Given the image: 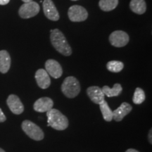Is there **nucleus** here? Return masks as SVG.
<instances>
[{"mask_svg": "<svg viewBox=\"0 0 152 152\" xmlns=\"http://www.w3.org/2000/svg\"><path fill=\"white\" fill-rule=\"evenodd\" d=\"M50 39L52 46L56 49L57 52L64 56H71L72 54L71 47L61 31L58 29L53 30L50 35Z\"/></svg>", "mask_w": 152, "mask_h": 152, "instance_id": "1", "label": "nucleus"}, {"mask_svg": "<svg viewBox=\"0 0 152 152\" xmlns=\"http://www.w3.org/2000/svg\"><path fill=\"white\" fill-rule=\"evenodd\" d=\"M48 126L56 130H64L68 127V119L61 112L56 109H52L47 112Z\"/></svg>", "mask_w": 152, "mask_h": 152, "instance_id": "2", "label": "nucleus"}, {"mask_svg": "<svg viewBox=\"0 0 152 152\" xmlns=\"http://www.w3.org/2000/svg\"><path fill=\"white\" fill-rule=\"evenodd\" d=\"M61 88L63 94L69 99L76 97L80 94L81 90L79 81L73 76H69L65 78Z\"/></svg>", "mask_w": 152, "mask_h": 152, "instance_id": "3", "label": "nucleus"}, {"mask_svg": "<svg viewBox=\"0 0 152 152\" xmlns=\"http://www.w3.org/2000/svg\"><path fill=\"white\" fill-rule=\"evenodd\" d=\"M21 128L23 132L35 141H41L45 137L43 130L32 121L28 120L23 121Z\"/></svg>", "mask_w": 152, "mask_h": 152, "instance_id": "4", "label": "nucleus"}, {"mask_svg": "<svg viewBox=\"0 0 152 152\" xmlns=\"http://www.w3.org/2000/svg\"><path fill=\"white\" fill-rule=\"evenodd\" d=\"M39 5L37 2L32 1L28 3H24L19 9L18 14L22 18H30L35 16L39 13Z\"/></svg>", "mask_w": 152, "mask_h": 152, "instance_id": "5", "label": "nucleus"}, {"mask_svg": "<svg viewBox=\"0 0 152 152\" xmlns=\"http://www.w3.org/2000/svg\"><path fill=\"white\" fill-rule=\"evenodd\" d=\"M68 18L73 22H82L86 20L88 13L84 7L79 5H73L68 9Z\"/></svg>", "mask_w": 152, "mask_h": 152, "instance_id": "6", "label": "nucleus"}, {"mask_svg": "<svg viewBox=\"0 0 152 152\" xmlns=\"http://www.w3.org/2000/svg\"><path fill=\"white\" fill-rule=\"evenodd\" d=\"M129 35L122 30H116L109 36V41L113 47H123L129 42Z\"/></svg>", "mask_w": 152, "mask_h": 152, "instance_id": "7", "label": "nucleus"}, {"mask_svg": "<svg viewBox=\"0 0 152 152\" xmlns=\"http://www.w3.org/2000/svg\"><path fill=\"white\" fill-rule=\"evenodd\" d=\"M45 71L55 79L59 78L63 74L61 66L59 63L54 59H49L45 62Z\"/></svg>", "mask_w": 152, "mask_h": 152, "instance_id": "8", "label": "nucleus"}, {"mask_svg": "<svg viewBox=\"0 0 152 152\" xmlns=\"http://www.w3.org/2000/svg\"><path fill=\"white\" fill-rule=\"evenodd\" d=\"M7 104L13 113L20 115L24 111V106L18 96L10 94L7 98Z\"/></svg>", "mask_w": 152, "mask_h": 152, "instance_id": "9", "label": "nucleus"}, {"mask_svg": "<svg viewBox=\"0 0 152 152\" xmlns=\"http://www.w3.org/2000/svg\"><path fill=\"white\" fill-rule=\"evenodd\" d=\"M43 10L45 16L49 20L56 21L59 19V14L52 0H45L43 1Z\"/></svg>", "mask_w": 152, "mask_h": 152, "instance_id": "10", "label": "nucleus"}, {"mask_svg": "<svg viewBox=\"0 0 152 152\" xmlns=\"http://www.w3.org/2000/svg\"><path fill=\"white\" fill-rule=\"evenodd\" d=\"M53 106H54V102L52 99L45 96L38 99L34 103L33 109L35 111L39 113H45L53 109Z\"/></svg>", "mask_w": 152, "mask_h": 152, "instance_id": "11", "label": "nucleus"}, {"mask_svg": "<svg viewBox=\"0 0 152 152\" xmlns=\"http://www.w3.org/2000/svg\"><path fill=\"white\" fill-rule=\"evenodd\" d=\"M87 94L93 103L99 104L105 99L104 95L102 88L97 86H91L87 89Z\"/></svg>", "mask_w": 152, "mask_h": 152, "instance_id": "12", "label": "nucleus"}, {"mask_svg": "<svg viewBox=\"0 0 152 152\" xmlns=\"http://www.w3.org/2000/svg\"><path fill=\"white\" fill-rule=\"evenodd\" d=\"M35 80L38 86L41 89L45 90L47 89L51 85V79L49 74L45 69L40 68L38 69L35 73Z\"/></svg>", "mask_w": 152, "mask_h": 152, "instance_id": "13", "label": "nucleus"}, {"mask_svg": "<svg viewBox=\"0 0 152 152\" xmlns=\"http://www.w3.org/2000/svg\"><path fill=\"white\" fill-rule=\"evenodd\" d=\"M132 106L127 102H123L118 109L113 111V119L116 122L123 121L125 116L132 111Z\"/></svg>", "mask_w": 152, "mask_h": 152, "instance_id": "14", "label": "nucleus"}, {"mask_svg": "<svg viewBox=\"0 0 152 152\" xmlns=\"http://www.w3.org/2000/svg\"><path fill=\"white\" fill-rule=\"evenodd\" d=\"M11 67L10 55L6 50L0 51V72L7 73Z\"/></svg>", "mask_w": 152, "mask_h": 152, "instance_id": "15", "label": "nucleus"}, {"mask_svg": "<svg viewBox=\"0 0 152 152\" xmlns=\"http://www.w3.org/2000/svg\"><path fill=\"white\" fill-rule=\"evenodd\" d=\"M130 9L137 14H143L147 10V4L144 0H131Z\"/></svg>", "mask_w": 152, "mask_h": 152, "instance_id": "16", "label": "nucleus"}, {"mask_svg": "<svg viewBox=\"0 0 152 152\" xmlns=\"http://www.w3.org/2000/svg\"><path fill=\"white\" fill-rule=\"evenodd\" d=\"M104 94L108 97H113V96H118L121 94L123 91V87L119 83H115L113 85V88H110L109 86L105 85L102 88Z\"/></svg>", "mask_w": 152, "mask_h": 152, "instance_id": "17", "label": "nucleus"}, {"mask_svg": "<svg viewBox=\"0 0 152 152\" xmlns=\"http://www.w3.org/2000/svg\"><path fill=\"white\" fill-rule=\"evenodd\" d=\"M99 105L100 111L102 112L104 121H107V122H111L113 120V111L110 109L107 102L104 99Z\"/></svg>", "mask_w": 152, "mask_h": 152, "instance_id": "18", "label": "nucleus"}, {"mask_svg": "<svg viewBox=\"0 0 152 152\" xmlns=\"http://www.w3.org/2000/svg\"><path fill=\"white\" fill-rule=\"evenodd\" d=\"M118 4V0H100L99 6L104 11H110L113 10Z\"/></svg>", "mask_w": 152, "mask_h": 152, "instance_id": "19", "label": "nucleus"}, {"mask_svg": "<svg viewBox=\"0 0 152 152\" xmlns=\"http://www.w3.org/2000/svg\"><path fill=\"white\" fill-rule=\"evenodd\" d=\"M106 68L112 73H119L124 68V64L119 61H111L106 64Z\"/></svg>", "mask_w": 152, "mask_h": 152, "instance_id": "20", "label": "nucleus"}, {"mask_svg": "<svg viewBox=\"0 0 152 152\" xmlns=\"http://www.w3.org/2000/svg\"><path fill=\"white\" fill-rule=\"evenodd\" d=\"M145 93L142 88L137 87L135 89L134 92V96H133V103L134 104H141L145 101Z\"/></svg>", "mask_w": 152, "mask_h": 152, "instance_id": "21", "label": "nucleus"}, {"mask_svg": "<svg viewBox=\"0 0 152 152\" xmlns=\"http://www.w3.org/2000/svg\"><path fill=\"white\" fill-rule=\"evenodd\" d=\"M7 120V117L4 115V113H3L2 110L0 109V123H3Z\"/></svg>", "mask_w": 152, "mask_h": 152, "instance_id": "22", "label": "nucleus"}, {"mask_svg": "<svg viewBox=\"0 0 152 152\" xmlns=\"http://www.w3.org/2000/svg\"><path fill=\"white\" fill-rule=\"evenodd\" d=\"M152 135V129H150L149 132V134H148V140H149V142L150 144H152V139H151V136Z\"/></svg>", "mask_w": 152, "mask_h": 152, "instance_id": "23", "label": "nucleus"}, {"mask_svg": "<svg viewBox=\"0 0 152 152\" xmlns=\"http://www.w3.org/2000/svg\"><path fill=\"white\" fill-rule=\"evenodd\" d=\"M9 1H10V0H0V5H6Z\"/></svg>", "mask_w": 152, "mask_h": 152, "instance_id": "24", "label": "nucleus"}, {"mask_svg": "<svg viewBox=\"0 0 152 152\" xmlns=\"http://www.w3.org/2000/svg\"><path fill=\"white\" fill-rule=\"evenodd\" d=\"M125 152H140V151H137V150L134 149H129L127 150V151Z\"/></svg>", "mask_w": 152, "mask_h": 152, "instance_id": "25", "label": "nucleus"}, {"mask_svg": "<svg viewBox=\"0 0 152 152\" xmlns=\"http://www.w3.org/2000/svg\"><path fill=\"white\" fill-rule=\"evenodd\" d=\"M23 1L24 3H28V2H30V1H32L33 0H22Z\"/></svg>", "mask_w": 152, "mask_h": 152, "instance_id": "26", "label": "nucleus"}, {"mask_svg": "<svg viewBox=\"0 0 152 152\" xmlns=\"http://www.w3.org/2000/svg\"><path fill=\"white\" fill-rule=\"evenodd\" d=\"M0 152H6V151L4 149H1V148H0Z\"/></svg>", "mask_w": 152, "mask_h": 152, "instance_id": "27", "label": "nucleus"}, {"mask_svg": "<svg viewBox=\"0 0 152 152\" xmlns=\"http://www.w3.org/2000/svg\"><path fill=\"white\" fill-rule=\"evenodd\" d=\"M72 1H77V0H72Z\"/></svg>", "mask_w": 152, "mask_h": 152, "instance_id": "28", "label": "nucleus"}]
</instances>
